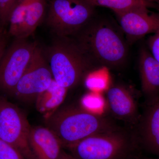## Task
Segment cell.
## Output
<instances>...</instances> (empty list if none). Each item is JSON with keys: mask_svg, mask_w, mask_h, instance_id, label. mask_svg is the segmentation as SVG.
Segmentation results:
<instances>
[{"mask_svg": "<svg viewBox=\"0 0 159 159\" xmlns=\"http://www.w3.org/2000/svg\"><path fill=\"white\" fill-rule=\"evenodd\" d=\"M72 38L98 69H120L127 61L129 45L119 25L108 18L95 16Z\"/></svg>", "mask_w": 159, "mask_h": 159, "instance_id": "cell-1", "label": "cell"}, {"mask_svg": "<svg viewBox=\"0 0 159 159\" xmlns=\"http://www.w3.org/2000/svg\"><path fill=\"white\" fill-rule=\"evenodd\" d=\"M45 123L66 148L91 136L120 127L110 117L75 106L58 108L45 118Z\"/></svg>", "mask_w": 159, "mask_h": 159, "instance_id": "cell-2", "label": "cell"}, {"mask_svg": "<svg viewBox=\"0 0 159 159\" xmlns=\"http://www.w3.org/2000/svg\"><path fill=\"white\" fill-rule=\"evenodd\" d=\"M53 79L58 85L73 88L97 68L72 37L57 38L43 52Z\"/></svg>", "mask_w": 159, "mask_h": 159, "instance_id": "cell-3", "label": "cell"}, {"mask_svg": "<svg viewBox=\"0 0 159 159\" xmlns=\"http://www.w3.org/2000/svg\"><path fill=\"white\" fill-rule=\"evenodd\" d=\"M140 144L134 129L97 134L66 148L77 159H137Z\"/></svg>", "mask_w": 159, "mask_h": 159, "instance_id": "cell-4", "label": "cell"}, {"mask_svg": "<svg viewBox=\"0 0 159 159\" xmlns=\"http://www.w3.org/2000/svg\"><path fill=\"white\" fill-rule=\"evenodd\" d=\"M84 0H51L47 23L57 38L72 37L96 15Z\"/></svg>", "mask_w": 159, "mask_h": 159, "instance_id": "cell-5", "label": "cell"}, {"mask_svg": "<svg viewBox=\"0 0 159 159\" xmlns=\"http://www.w3.org/2000/svg\"><path fill=\"white\" fill-rule=\"evenodd\" d=\"M31 126L24 112L0 96V139L19 151L25 159H35L28 141Z\"/></svg>", "mask_w": 159, "mask_h": 159, "instance_id": "cell-6", "label": "cell"}, {"mask_svg": "<svg viewBox=\"0 0 159 159\" xmlns=\"http://www.w3.org/2000/svg\"><path fill=\"white\" fill-rule=\"evenodd\" d=\"M27 39H15L0 61V90L12 96L38 47Z\"/></svg>", "mask_w": 159, "mask_h": 159, "instance_id": "cell-7", "label": "cell"}, {"mask_svg": "<svg viewBox=\"0 0 159 159\" xmlns=\"http://www.w3.org/2000/svg\"><path fill=\"white\" fill-rule=\"evenodd\" d=\"M48 63L38 46L33 58L16 87L12 96L23 102L35 101L53 80Z\"/></svg>", "mask_w": 159, "mask_h": 159, "instance_id": "cell-8", "label": "cell"}, {"mask_svg": "<svg viewBox=\"0 0 159 159\" xmlns=\"http://www.w3.org/2000/svg\"><path fill=\"white\" fill-rule=\"evenodd\" d=\"M119 25L129 45L159 29V13L145 7L115 13Z\"/></svg>", "mask_w": 159, "mask_h": 159, "instance_id": "cell-9", "label": "cell"}, {"mask_svg": "<svg viewBox=\"0 0 159 159\" xmlns=\"http://www.w3.org/2000/svg\"><path fill=\"white\" fill-rule=\"evenodd\" d=\"M105 96L107 107L114 118L134 128L141 115L132 91L122 84H112L106 90Z\"/></svg>", "mask_w": 159, "mask_h": 159, "instance_id": "cell-10", "label": "cell"}, {"mask_svg": "<svg viewBox=\"0 0 159 159\" xmlns=\"http://www.w3.org/2000/svg\"><path fill=\"white\" fill-rule=\"evenodd\" d=\"M134 129L140 146L159 156V97L147 104L139 123Z\"/></svg>", "mask_w": 159, "mask_h": 159, "instance_id": "cell-11", "label": "cell"}, {"mask_svg": "<svg viewBox=\"0 0 159 159\" xmlns=\"http://www.w3.org/2000/svg\"><path fill=\"white\" fill-rule=\"evenodd\" d=\"M28 141L35 159H59L63 150L59 139L47 126H31Z\"/></svg>", "mask_w": 159, "mask_h": 159, "instance_id": "cell-12", "label": "cell"}, {"mask_svg": "<svg viewBox=\"0 0 159 159\" xmlns=\"http://www.w3.org/2000/svg\"><path fill=\"white\" fill-rule=\"evenodd\" d=\"M139 67L142 93L148 104L159 97V63L144 47L139 51Z\"/></svg>", "mask_w": 159, "mask_h": 159, "instance_id": "cell-13", "label": "cell"}, {"mask_svg": "<svg viewBox=\"0 0 159 159\" xmlns=\"http://www.w3.org/2000/svg\"><path fill=\"white\" fill-rule=\"evenodd\" d=\"M67 90L53 80L48 88L41 93L35 99L36 109L45 118L48 117L59 108L65 99Z\"/></svg>", "mask_w": 159, "mask_h": 159, "instance_id": "cell-14", "label": "cell"}, {"mask_svg": "<svg viewBox=\"0 0 159 159\" xmlns=\"http://www.w3.org/2000/svg\"><path fill=\"white\" fill-rule=\"evenodd\" d=\"M46 0H27V6L20 39L33 34L45 14Z\"/></svg>", "mask_w": 159, "mask_h": 159, "instance_id": "cell-15", "label": "cell"}, {"mask_svg": "<svg viewBox=\"0 0 159 159\" xmlns=\"http://www.w3.org/2000/svg\"><path fill=\"white\" fill-rule=\"evenodd\" d=\"M91 6L109 8L116 12L125 11L135 8H158L155 3L148 0H84Z\"/></svg>", "mask_w": 159, "mask_h": 159, "instance_id": "cell-16", "label": "cell"}, {"mask_svg": "<svg viewBox=\"0 0 159 159\" xmlns=\"http://www.w3.org/2000/svg\"><path fill=\"white\" fill-rule=\"evenodd\" d=\"M19 0H0V26L3 30L8 25L9 16Z\"/></svg>", "mask_w": 159, "mask_h": 159, "instance_id": "cell-17", "label": "cell"}, {"mask_svg": "<svg viewBox=\"0 0 159 159\" xmlns=\"http://www.w3.org/2000/svg\"><path fill=\"white\" fill-rule=\"evenodd\" d=\"M0 159H25L19 151L0 139Z\"/></svg>", "mask_w": 159, "mask_h": 159, "instance_id": "cell-18", "label": "cell"}, {"mask_svg": "<svg viewBox=\"0 0 159 159\" xmlns=\"http://www.w3.org/2000/svg\"><path fill=\"white\" fill-rule=\"evenodd\" d=\"M147 45L151 54L159 63V29L148 38Z\"/></svg>", "mask_w": 159, "mask_h": 159, "instance_id": "cell-19", "label": "cell"}, {"mask_svg": "<svg viewBox=\"0 0 159 159\" xmlns=\"http://www.w3.org/2000/svg\"><path fill=\"white\" fill-rule=\"evenodd\" d=\"M93 86L96 87L98 89H105L106 87V82L105 80L101 75H99V76H94L93 77Z\"/></svg>", "mask_w": 159, "mask_h": 159, "instance_id": "cell-20", "label": "cell"}, {"mask_svg": "<svg viewBox=\"0 0 159 159\" xmlns=\"http://www.w3.org/2000/svg\"><path fill=\"white\" fill-rule=\"evenodd\" d=\"M7 41L3 31H0V61L6 49Z\"/></svg>", "mask_w": 159, "mask_h": 159, "instance_id": "cell-21", "label": "cell"}, {"mask_svg": "<svg viewBox=\"0 0 159 159\" xmlns=\"http://www.w3.org/2000/svg\"><path fill=\"white\" fill-rule=\"evenodd\" d=\"M59 159H77L75 158L74 156L72 155L69 152H66L65 151L63 150L62 153Z\"/></svg>", "mask_w": 159, "mask_h": 159, "instance_id": "cell-22", "label": "cell"}, {"mask_svg": "<svg viewBox=\"0 0 159 159\" xmlns=\"http://www.w3.org/2000/svg\"><path fill=\"white\" fill-rule=\"evenodd\" d=\"M148 1H150V2L156 4L158 6V9L159 10V0H148Z\"/></svg>", "mask_w": 159, "mask_h": 159, "instance_id": "cell-23", "label": "cell"}, {"mask_svg": "<svg viewBox=\"0 0 159 159\" xmlns=\"http://www.w3.org/2000/svg\"><path fill=\"white\" fill-rule=\"evenodd\" d=\"M159 159V158H157V159Z\"/></svg>", "mask_w": 159, "mask_h": 159, "instance_id": "cell-24", "label": "cell"}]
</instances>
